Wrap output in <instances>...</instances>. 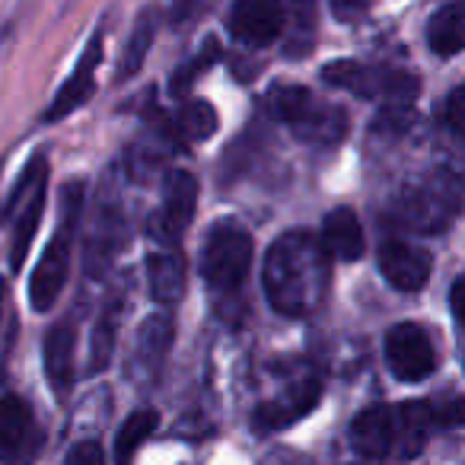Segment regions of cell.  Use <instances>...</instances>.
Masks as SVG:
<instances>
[{
    "label": "cell",
    "instance_id": "obj_2",
    "mask_svg": "<svg viewBox=\"0 0 465 465\" xmlns=\"http://www.w3.org/2000/svg\"><path fill=\"white\" fill-rule=\"evenodd\" d=\"M462 211V175L456 169H433L401 185L389 201L386 220L405 232H443Z\"/></svg>",
    "mask_w": 465,
    "mask_h": 465
},
{
    "label": "cell",
    "instance_id": "obj_36",
    "mask_svg": "<svg viewBox=\"0 0 465 465\" xmlns=\"http://www.w3.org/2000/svg\"><path fill=\"white\" fill-rule=\"evenodd\" d=\"M4 39H7V33H0V42H4Z\"/></svg>",
    "mask_w": 465,
    "mask_h": 465
},
{
    "label": "cell",
    "instance_id": "obj_11",
    "mask_svg": "<svg viewBox=\"0 0 465 465\" xmlns=\"http://www.w3.org/2000/svg\"><path fill=\"white\" fill-rule=\"evenodd\" d=\"M322 399V382L316 376H300V380L287 382V389H281L274 399L262 401L252 414V424L255 430H265V433H274V430H284V427L297 424L300 418L312 411Z\"/></svg>",
    "mask_w": 465,
    "mask_h": 465
},
{
    "label": "cell",
    "instance_id": "obj_35",
    "mask_svg": "<svg viewBox=\"0 0 465 465\" xmlns=\"http://www.w3.org/2000/svg\"><path fill=\"white\" fill-rule=\"evenodd\" d=\"M4 293H7V281L0 278V316H4Z\"/></svg>",
    "mask_w": 465,
    "mask_h": 465
},
{
    "label": "cell",
    "instance_id": "obj_12",
    "mask_svg": "<svg viewBox=\"0 0 465 465\" xmlns=\"http://www.w3.org/2000/svg\"><path fill=\"white\" fill-rule=\"evenodd\" d=\"M284 4L281 0H236L230 14V33L249 48H265L281 35Z\"/></svg>",
    "mask_w": 465,
    "mask_h": 465
},
{
    "label": "cell",
    "instance_id": "obj_15",
    "mask_svg": "<svg viewBox=\"0 0 465 465\" xmlns=\"http://www.w3.org/2000/svg\"><path fill=\"white\" fill-rule=\"evenodd\" d=\"M173 338H175V322L169 312H153V316L143 319L141 329H137L134 354H131L134 376L153 382L163 373V363H166L169 348H173Z\"/></svg>",
    "mask_w": 465,
    "mask_h": 465
},
{
    "label": "cell",
    "instance_id": "obj_25",
    "mask_svg": "<svg viewBox=\"0 0 465 465\" xmlns=\"http://www.w3.org/2000/svg\"><path fill=\"white\" fill-rule=\"evenodd\" d=\"M118 319H122V306L112 303L99 312L96 325H93L90 335V363H86V373H103L112 361V351H115V335H118Z\"/></svg>",
    "mask_w": 465,
    "mask_h": 465
},
{
    "label": "cell",
    "instance_id": "obj_23",
    "mask_svg": "<svg viewBox=\"0 0 465 465\" xmlns=\"http://www.w3.org/2000/svg\"><path fill=\"white\" fill-rule=\"evenodd\" d=\"M287 29L284 39V52L291 58H303V54L312 52L316 45V0H291L284 10V26Z\"/></svg>",
    "mask_w": 465,
    "mask_h": 465
},
{
    "label": "cell",
    "instance_id": "obj_34",
    "mask_svg": "<svg viewBox=\"0 0 465 465\" xmlns=\"http://www.w3.org/2000/svg\"><path fill=\"white\" fill-rule=\"evenodd\" d=\"M462 293H465V278H456L450 287V310H452V319H456V325H462Z\"/></svg>",
    "mask_w": 465,
    "mask_h": 465
},
{
    "label": "cell",
    "instance_id": "obj_19",
    "mask_svg": "<svg viewBox=\"0 0 465 465\" xmlns=\"http://www.w3.org/2000/svg\"><path fill=\"white\" fill-rule=\"evenodd\" d=\"M325 255L331 262H357L363 255V226L351 207H335L329 217L322 220V232H319Z\"/></svg>",
    "mask_w": 465,
    "mask_h": 465
},
{
    "label": "cell",
    "instance_id": "obj_32",
    "mask_svg": "<svg viewBox=\"0 0 465 465\" xmlns=\"http://www.w3.org/2000/svg\"><path fill=\"white\" fill-rule=\"evenodd\" d=\"M433 414V424H446V427H459L462 424V399L452 395L446 405H440V411H430Z\"/></svg>",
    "mask_w": 465,
    "mask_h": 465
},
{
    "label": "cell",
    "instance_id": "obj_4",
    "mask_svg": "<svg viewBox=\"0 0 465 465\" xmlns=\"http://www.w3.org/2000/svg\"><path fill=\"white\" fill-rule=\"evenodd\" d=\"M265 109L274 122L291 124L300 141L316 147H335L348 137V112L316 99L306 86H272Z\"/></svg>",
    "mask_w": 465,
    "mask_h": 465
},
{
    "label": "cell",
    "instance_id": "obj_6",
    "mask_svg": "<svg viewBox=\"0 0 465 465\" xmlns=\"http://www.w3.org/2000/svg\"><path fill=\"white\" fill-rule=\"evenodd\" d=\"M322 80L335 90H344L361 99H380L386 105H411L420 93V84L414 74L399 67L361 64V61H335L322 67Z\"/></svg>",
    "mask_w": 465,
    "mask_h": 465
},
{
    "label": "cell",
    "instance_id": "obj_28",
    "mask_svg": "<svg viewBox=\"0 0 465 465\" xmlns=\"http://www.w3.org/2000/svg\"><path fill=\"white\" fill-rule=\"evenodd\" d=\"M217 54H220V45H217V39H207L204 42V48L198 52V58L194 61H188L182 71H175V77H173V84H169V90L175 93V96H182V93L188 90V86L194 84V77H198L204 67H211L213 61H217Z\"/></svg>",
    "mask_w": 465,
    "mask_h": 465
},
{
    "label": "cell",
    "instance_id": "obj_21",
    "mask_svg": "<svg viewBox=\"0 0 465 465\" xmlns=\"http://www.w3.org/2000/svg\"><path fill=\"white\" fill-rule=\"evenodd\" d=\"M433 414L430 401H405L395 408V452L401 456H418L430 437Z\"/></svg>",
    "mask_w": 465,
    "mask_h": 465
},
{
    "label": "cell",
    "instance_id": "obj_10",
    "mask_svg": "<svg viewBox=\"0 0 465 465\" xmlns=\"http://www.w3.org/2000/svg\"><path fill=\"white\" fill-rule=\"evenodd\" d=\"M386 363L395 380L420 382L437 370V348L414 322H399L386 331Z\"/></svg>",
    "mask_w": 465,
    "mask_h": 465
},
{
    "label": "cell",
    "instance_id": "obj_33",
    "mask_svg": "<svg viewBox=\"0 0 465 465\" xmlns=\"http://www.w3.org/2000/svg\"><path fill=\"white\" fill-rule=\"evenodd\" d=\"M211 7V0H179L175 4V20H192V16L204 14V10Z\"/></svg>",
    "mask_w": 465,
    "mask_h": 465
},
{
    "label": "cell",
    "instance_id": "obj_18",
    "mask_svg": "<svg viewBox=\"0 0 465 465\" xmlns=\"http://www.w3.org/2000/svg\"><path fill=\"white\" fill-rule=\"evenodd\" d=\"M74 351H77V331L74 322H58L48 329L45 344H42V357H45V376L54 395L64 399L74 386Z\"/></svg>",
    "mask_w": 465,
    "mask_h": 465
},
{
    "label": "cell",
    "instance_id": "obj_26",
    "mask_svg": "<svg viewBox=\"0 0 465 465\" xmlns=\"http://www.w3.org/2000/svg\"><path fill=\"white\" fill-rule=\"evenodd\" d=\"M156 424H160V414L153 408H141V411L131 414L115 437V450H112L115 452V465H131L134 452L147 443V437L156 430Z\"/></svg>",
    "mask_w": 465,
    "mask_h": 465
},
{
    "label": "cell",
    "instance_id": "obj_13",
    "mask_svg": "<svg viewBox=\"0 0 465 465\" xmlns=\"http://www.w3.org/2000/svg\"><path fill=\"white\" fill-rule=\"evenodd\" d=\"M103 64V33H96L86 45L84 58L77 61L74 74L64 80V86L58 90V96L52 99V105L45 109V122H58L67 118L71 112H77L80 105H86L96 93V67Z\"/></svg>",
    "mask_w": 465,
    "mask_h": 465
},
{
    "label": "cell",
    "instance_id": "obj_14",
    "mask_svg": "<svg viewBox=\"0 0 465 465\" xmlns=\"http://www.w3.org/2000/svg\"><path fill=\"white\" fill-rule=\"evenodd\" d=\"M380 272L382 278L389 281L392 287H399V291L405 293H414L420 291V287L427 284V278H430V255L424 252V249L411 246V242L405 240H389L380 246Z\"/></svg>",
    "mask_w": 465,
    "mask_h": 465
},
{
    "label": "cell",
    "instance_id": "obj_7",
    "mask_svg": "<svg viewBox=\"0 0 465 465\" xmlns=\"http://www.w3.org/2000/svg\"><path fill=\"white\" fill-rule=\"evenodd\" d=\"M45 188H48V163L35 156L26 169H23L20 182L10 192L7 204H4V220H14V232H10V268L20 272L26 262L29 249H33L35 230L45 213Z\"/></svg>",
    "mask_w": 465,
    "mask_h": 465
},
{
    "label": "cell",
    "instance_id": "obj_9",
    "mask_svg": "<svg viewBox=\"0 0 465 465\" xmlns=\"http://www.w3.org/2000/svg\"><path fill=\"white\" fill-rule=\"evenodd\" d=\"M124 240H128V223H124L122 204H118V198H109V192H103L84 240L86 274L90 278H103L112 268V262H115V255L122 252Z\"/></svg>",
    "mask_w": 465,
    "mask_h": 465
},
{
    "label": "cell",
    "instance_id": "obj_17",
    "mask_svg": "<svg viewBox=\"0 0 465 465\" xmlns=\"http://www.w3.org/2000/svg\"><path fill=\"white\" fill-rule=\"evenodd\" d=\"M351 446L363 459H382L395 452V408L376 405L351 420Z\"/></svg>",
    "mask_w": 465,
    "mask_h": 465
},
{
    "label": "cell",
    "instance_id": "obj_29",
    "mask_svg": "<svg viewBox=\"0 0 465 465\" xmlns=\"http://www.w3.org/2000/svg\"><path fill=\"white\" fill-rule=\"evenodd\" d=\"M443 118H446V124H450L452 134L456 137L465 134V90L462 86H452V93L446 96Z\"/></svg>",
    "mask_w": 465,
    "mask_h": 465
},
{
    "label": "cell",
    "instance_id": "obj_3",
    "mask_svg": "<svg viewBox=\"0 0 465 465\" xmlns=\"http://www.w3.org/2000/svg\"><path fill=\"white\" fill-rule=\"evenodd\" d=\"M84 198H86V188L80 179L67 182V185L61 188L58 230H54L52 242H48V249L42 252L39 265H35V272H33V281H29V303H33L35 312L52 310L67 284L74 236H77V230L84 226Z\"/></svg>",
    "mask_w": 465,
    "mask_h": 465
},
{
    "label": "cell",
    "instance_id": "obj_22",
    "mask_svg": "<svg viewBox=\"0 0 465 465\" xmlns=\"http://www.w3.org/2000/svg\"><path fill=\"white\" fill-rule=\"evenodd\" d=\"M427 45L433 54L440 58H452V54L462 52L465 45V16H462V4L450 0L446 7H440L437 14L427 23Z\"/></svg>",
    "mask_w": 465,
    "mask_h": 465
},
{
    "label": "cell",
    "instance_id": "obj_27",
    "mask_svg": "<svg viewBox=\"0 0 465 465\" xmlns=\"http://www.w3.org/2000/svg\"><path fill=\"white\" fill-rule=\"evenodd\" d=\"M217 131V112L207 99H188L175 118V134L182 141H204Z\"/></svg>",
    "mask_w": 465,
    "mask_h": 465
},
{
    "label": "cell",
    "instance_id": "obj_16",
    "mask_svg": "<svg viewBox=\"0 0 465 465\" xmlns=\"http://www.w3.org/2000/svg\"><path fill=\"white\" fill-rule=\"evenodd\" d=\"M33 437L39 433H35L29 405L20 395H4L0 399V462H26L33 456Z\"/></svg>",
    "mask_w": 465,
    "mask_h": 465
},
{
    "label": "cell",
    "instance_id": "obj_24",
    "mask_svg": "<svg viewBox=\"0 0 465 465\" xmlns=\"http://www.w3.org/2000/svg\"><path fill=\"white\" fill-rule=\"evenodd\" d=\"M156 29H160V20H156V10L147 7L134 23V33H131L128 45H124L122 54V64H118V80H128L134 77L137 71L143 67V58H147L150 45L156 39Z\"/></svg>",
    "mask_w": 465,
    "mask_h": 465
},
{
    "label": "cell",
    "instance_id": "obj_20",
    "mask_svg": "<svg viewBox=\"0 0 465 465\" xmlns=\"http://www.w3.org/2000/svg\"><path fill=\"white\" fill-rule=\"evenodd\" d=\"M147 281H150V293H153L156 303L173 306L185 297V281H188V268H185V255L175 246L160 249L147 259Z\"/></svg>",
    "mask_w": 465,
    "mask_h": 465
},
{
    "label": "cell",
    "instance_id": "obj_8",
    "mask_svg": "<svg viewBox=\"0 0 465 465\" xmlns=\"http://www.w3.org/2000/svg\"><path fill=\"white\" fill-rule=\"evenodd\" d=\"M198 207V179L185 169H173L163 185V201L147 220V232L160 246H179L182 232L188 230Z\"/></svg>",
    "mask_w": 465,
    "mask_h": 465
},
{
    "label": "cell",
    "instance_id": "obj_31",
    "mask_svg": "<svg viewBox=\"0 0 465 465\" xmlns=\"http://www.w3.org/2000/svg\"><path fill=\"white\" fill-rule=\"evenodd\" d=\"M329 4H331V14L341 23H357L373 7V0H329Z\"/></svg>",
    "mask_w": 465,
    "mask_h": 465
},
{
    "label": "cell",
    "instance_id": "obj_5",
    "mask_svg": "<svg viewBox=\"0 0 465 465\" xmlns=\"http://www.w3.org/2000/svg\"><path fill=\"white\" fill-rule=\"evenodd\" d=\"M252 236L236 220H217L201 246V274L217 293L240 291L252 265Z\"/></svg>",
    "mask_w": 465,
    "mask_h": 465
},
{
    "label": "cell",
    "instance_id": "obj_30",
    "mask_svg": "<svg viewBox=\"0 0 465 465\" xmlns=\"http://www.w3.org/2000/svg\"><path fill=\"white\" fill-rule=\"evenodd\" d=\"M64 465H105V452L96 440H86V443H77L67 452Z\"/></svg>",
    "mask_w": 465,
    "mask_h": 465
},
{
    "label": "cell",
    "instance_id": "obj_1",
    "mask_svg": "<svg viewBox=\"0 0 465 465\" xmlns=\"http://www.w3.org/2000/svg\"><path fill=\"white\" fill-rule=\"evenodd\" d=\"M262 281L268 303L281 316L306 319L329 297L331 259L310 230L281 232L265 252Z\"/></svg>",
    "mask_w": 465,
    "mask_h": 465
}]
</instances>
